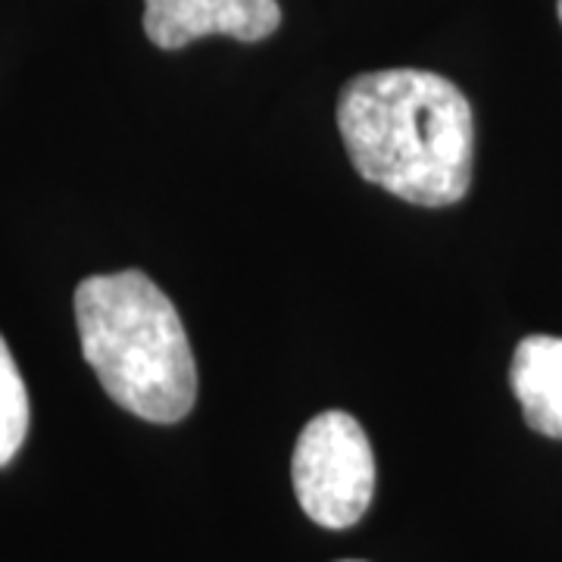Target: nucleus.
I'll use <instances>...</instances> for the list:
<instances>
[{
  "instance_id": "8",
  "label": "nucleus",
  "mask_w": 562,
  "mask_h": 562,
  "mask_svg": "<svg viewBox=\"0 0 562 562\" xmlns=\"http://www.w3.org/2000/svg\"><path fill=\"white\" fill-rule=\"evenodd\" d=\"M347 562H357V560H347Z\"/></svg>"
},
{
  "instance_id": "7",
  "label": "nucleus",
  "mask_w": 562,
  "mask_h": 562,
  "mask_svg": "<svg viewBox=\"0 0 562 562\" xmlns=\"http://www.w3.org/2000/svg\"><path fill=\"white\" fill-rule=\"evenodd\" d=\"M557 10H560V22H562V0H560V3H557Z\"/></svg>"
},
{
  "instance_id": "4",
  "label": "nucleus",
  "mask_w": 562,
  "mask_h": 562,
  "mask_svg": "<svg viewBox=\"0 0 562 562\" xmlns=\"http://www.w3.org/2000/svg\"><path fill=\"white\" fill-rule=\"evenodd\" d=\"M279 25V0H144V32L162 50H179L203 35L254 44Z\"/></svg>"
},
{
  "instance_id": "5",
  "label": "nucleus",
  "mask_w": 562,
  "mask_h": 562,
  "mask_svg": "<svg viewBox=\"0 0 562 562\" xmlns=\"http://www.w3.org/2000/svg\"><path fill=\"white\" fill-rule=\"evenodd\" d=\"M509 384L528 428L562 441V338L528 335L513 353Z\"/></svg>"
},
{
  "instance_id": "3",
  "label": "nucleus",
  "mask_w": 562,
  "mask_h": 562,
  "mask_svg": "<svg viewBox=\"0 0 562 562\" xmlns=\"http://www.w3.org/2000/svg\"><path fill=\"white\" fill-rule=\"evenodd\" d=\"M294 494L303 513L325 528H350L375 494V457L350 413L328 409L310 422L291 460Z\"/></svg>"
},
{
  "instance_id": "2",
  "label": "nucleus",
  "mask_w": 562,
  "mask_h": 562,
  "mask_svg": "<svg viewBox=\"0 0 562 562\" xmlns=\"http://www.w3.org/2000/svg\"><path fill=\"white\" fill-rule=\"evenodd\" d=\"M81 353L103 391L138 419L172 425L198 401V366L179 310L138 269L76 288Z\"/></svg>"
},
{
  "instance_id": "1",
  "label": "nucleus",
  "mask_w": 562,
  "mask_h": 562,
  "mask_svg": "<svg viewBox=\"0 0 562 562\" xmlns=\"http://www.w3.org/2000/svg\"><path fill=\"white\" fill-rule=\"evenodd\" d=\"M344 147L362 179L419 206L465 198L475 120L460 88L425 69H379L344 85Z\"/></svg>"
},
{
  "instance_id": "6",
  "label": "nucleus",
  "mask_w": 562,
  "mask_h": 562,
  "mask_svg": "<svg viewBox=\"0 0 562 562\" xmlns=\"http://www.w3.org/2000/svg\"><path fill=\"white\" fill-rule=\"evenodd\" d=\"M29 435V391L7 341L0 338V465L20 453Z\"/></svg>"
}]
</instances>
